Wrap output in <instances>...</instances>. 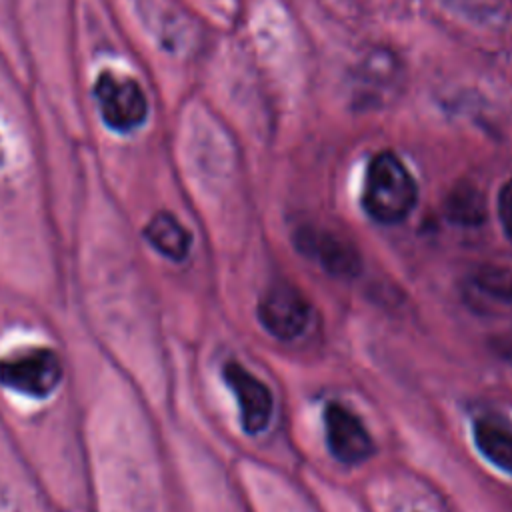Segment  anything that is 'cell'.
<instances>
[{"label": "cell", "instance_id": "cell-5", "mask_svg": "<svg viewBox=\"0 0 512 512\" xmlns=\"http://www.w3.org/2000/svg\"><path fill=\"white\" fill-rule=\"evenodd\" d=\"M326 444L330 454L344 464H358L372 456L374 444L362 420L338 402H330L324 410Z\"/></svg>", "mask_w": 512, "mask_h": 512}, {"label": "cell", "instance_id": "cell-7", "mask_svg": "<svg viewBox=\"0 0 512 512\" xmlns=\"http://www.w3.org/2000/svg\"><path fill=\"white\" fill-rule=\"evenodd\" d=\"M144 236L154 246V250H158L162 256H166L170 260L180 262L190 252V244H192L190 232L178 222L176 216H172L168 212L156 214L146 224Z\"/></svg>", "mask_w": 512, "mask_h": 512}, {"label": "cell", "instance_id": "cell-9", "mask_svg": "<svg viewBox=\"0 0 512 512\" xmlns=\"http://www.w3.org/2000/svg\"><path fill=\"white\" fill-rule=\"evenodd\" d=\"M476 448L500 470L512 474V430L492 418L474 422Z\"/></svg>", "mask_w": 512, "mask_h": 512}, {"label": "cell", "instance_id": "cell-8", "mask_svg": "<svg viewBox=\"0 0 512 512\" xmlns=\"http://www.w3.org/2000/svg\"><path fill=\"white\" fill-rule=\"evenodd\" d=\"M300 246L302 250H308L312 256H316L322 266L334 274H350L358 266V258L352 246L332 234L308 232Z\"/></svg>", "mask_w": 512, "mask_h": 512}, {"label": "cell", "instance_id": "cell-10", "mask_svg": "<svg viewBox=\"0 0 512 512\" xmlns=\"http://www.w3.org/2000/svg\"><path fill=\"white\" fill-rule=\"evenodd\" d=\"M448 214L462 224H478L484 218L482 196L474 188H458L448 198Z\"/></svg>", "mask_w": 512, "mask_h": 512}, {"label": "cell", "instance_id": "cell-2", "mask_svg": "<svg viewBox=\"0 0 512 512\" xmlns=\"http://www.w3.org/2000/svg\"><path fill=\"white\" fill-rule=\"evenodd\" d=\"M60 356L40 344H28L0 356V384L22 396L44 400L62 382Z\"/></svg>", "mask_w": 512, "mask_h": 512}, {"label": "cell", "instance_id": "cell-4", "mask_svg": "<svg viewBox=\"0 0 512 512\" xmlns=\"http://www.w3.org/2000/svg\"><path fill=\"white\" fill-rule=\"evenodd\" d=\"M258 318L276 338L292 340L306 328L310 306L294 286L278 282L260 298Z\"/></svg>", "mask_w": 512, "mask_h": 512}, {"label": "cell", "instance_id": "cell-3", "mask_svg": "<svg viewBox=\"0 0 512 512\" xmlns=\"http://www.w3.org/2000/svg\"><path fill=\"white\" fill-rule=\"evenodd\" d=\"M98 112L108 128L126 134L140 128L148 116V100L142 86L120 72L104 70L94 84Z\"/></svg>", "mask_w": 512, "mask_h": 512}, {"label": "cell", "instance_id": "cell-11", "mask_svg": "<svg viewBox=\"0 0 512 512\" xmlns=\"http://www.w3.org/2000/svg\"><path fill=\"white\" fill-rule=\"evenodd\" d=\"M498 214L506 236L512 240V178L502 186L498 196Z\"/></svg>", "mask_w": 512, "mask_h": 512}, {"label": "cell", "instance_id": "cell-1", "mask_svg": "<svg viewBox=\"0 0 512 512\" xmlns=\"http://www.w3.org/2000/svg\"><path fill=\"white\" fill-rule=\"evenodd\" d=\"M416 198V182L402 160L390 150L378 152L364 176L362 206L366 214L380 224H396L412 212Z\"/></svg>", "mask_w": 512, "mask_h": 512}, {"label": "cell", "instance_id": "cell-6", "mask_svg": "<svg viewBox=\"0 0 512 512\" xmlns=\"http://www.w3.org/2000/svg\"><path fill=\"white\" fill-rule=\"evenodd\" d=\"M222 374L226 384L236 394L244 430L248 434H258L264 430L272 416V394L268 386L238 362H228Z\"/></svg>", "mask_w": 512, "mask_h": 512}]
</instances>
